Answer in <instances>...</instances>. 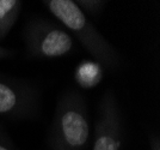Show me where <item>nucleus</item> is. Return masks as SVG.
<instances>
[{
    "label": "nucleus",
    "instance_id": "1",
    "mask_svg": "<svg viewBox=\"0 0 160 150\" xmlns=\"http://www.w3.org/2000/svg\"><path fill=\"white\" fill-rule=\"evenodd\" d=\"M87 100L78 89H66L58 99L47 133L49 150H84L90 139Z\"/></svg>",
    "mask_w": 160,
    "mask_h": 150
},
{
    "label": "nucleus",
    "instance_id": "2",
    "mask_svg": "<svg viewBox=\"0 0 160 150\" xmlns=\"http://www.w3.org/2000/svg\"><path fill=\"white\" fill-rule=\"evenodd\" d=\"M43 5L104 70L115 72L120 68L122 59L118 51L88 21L75 1L44 0Z\"/></svg>",
    "mask_w": 160,
    "mask_h": 150
},
{
    "label": "nucleus",
    "instance_id": "3",
    "mask_svg": "<svg viewBox=\"0 0 160 150\" xmlns=\"http://www.w3.org/2000/svg\"><path fill=\"white\" fill-rule=\"evenodd\" d=\"M23 40L29 58L49 60L72 54L75 41L59 22L35 16L23 29Z\"/></svg>",
    "mask_w": 160,
    "mask_h": 150
},
{
    "label": "nucleus",
    "instance_id": "4",
    "mask_svg": "<svg viewBox=\"0 0 160 150\" xmlns=\"http://www.w3.org/2000/svg\"><path fill=\"white\" fill-rule=\"evenodd\" d=\"M42 91L29 79L0 73V116L16 121L40 115Z\"/></svg>",
    "mask_w": 160,
    "mask_h": 150
},
{
    "label": "nucleus",
    "instance_id": "5",
    "mask_svg": "<svg viewBox=\"0 0 160 150\" xmlns=\"http://www.w3.org/2000/svg\"><path fill=\"white\" fill-rule=\"evenodd\" d=\"M124 135V116L112 89L102 95L94 123L92 150H121Z\"/></svg>",
    "mask_w": 160,
    "mask_h": 150
},
{
    "label": "nucleus",
    "instance_id": "6",
    "mask_svg": "<svg viewBox=\"0 0 160 150\" xmlns=\"http://www.w3.org/2000/svg\"><path fill=\"white\" fill-rule=\"evenodd\" d=\"M23 8L20 0H0V42H2L19 19Z\"/></svg>",
    "mask_w": 160,
    "mask_h": 150
},
{
    "label": "nucleus",
    "instance_id": "7",
    "mask_svg": "<svg viewBox=\"0 0 160 150\" xmlns=\"http://www.w3.org/2000/svg\"><path fill=\"white\" fill-rule=\"evenodd\" d=\"M104 68L98 62H84L75 68V79L82 88H92L100 82L104 75Z\"/></svg>",
    "mask_w": 160,
    "mask_h": 150
},
{
    "label": "nucleus",
    "instance_id": "8",
    "mask_svg": "<svg viewBox=\"0 0 160 150\" xmlns=\"http://www.w3.org/2000/svg\"><path fill=\"white\" fill-rule=\"evenodd\" d=\"M75 4L78 5L82 13H85L86 16L97 17L107 7L108 1L105 0H77Z\"/></svg>",
    "mask_w": 160,
    "mask_h": 150
},
{
    "label": "nucleus",
    "instance_id": "9",
    "mask_svg": "<svg viewBox=\"0 0 160 150\" xmlns=\"http://www.w3.org/2000/svg\"><path fill=\"white\" fill-rule=\"evenodd\" d=\"M0 150H18L2 125H0Z\"/></svg>",
    "mask_w": 160,
    "mask_h": 150
},
{
    "label": "nucleus",
    "instance_id": "10",
    "mask_svg": "<svg viewBox=\"0 0 160 150\" xmlns=\"http://www.w3.org/2000/svg\"><path fill=\"white\" fill-rule=\"evenodd\" d=\"M149 150H160V136L158 131H151L148 135Z\"/></svg>",
    "mask_w": 160,
    "mask_h": 150
},
{
    "label": "nucleus",
    "instance_id": "11",
    "mask_svg": "<svg viewBox=\"0 0 160 150\" xmlns=\"http://www.w3.org/2000/svg\"><path fill=\"white\" fill-rule=\"evenodd\" d=\"M17 54V51L13 48H6L0 46V62L6 60V59H12Z\"/></svg>",
    "mask_w": 160,
    "mask_h": 150
}]
</instances>
